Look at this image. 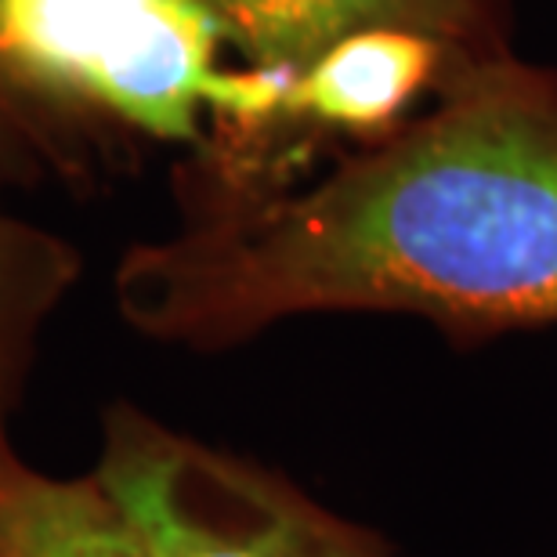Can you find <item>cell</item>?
I'll return each mask as SVG.
<instances>
[{
  "label": "cell",
  "mask_w": 557,
  "mask_h": 557,
  "mask_svg": "<svg viewBox=\"0 0 557 557\" xmlns=\"http://www.w3.org/2000/svg\"><path fill=\"white\" fill-rule=\"evenodd\" d=\"M218 22L196 0H149L91 73L84 106L106 109L152 138L193 141L218 70Z\"/></svg>",
  "instance_id": "277c9868"
},
{
  "label": "cell",
  "mask_w": 557,
  "mask_h": 557,
  "mask_svg": "<svg viewBox=\"0 0 557 557\" xmlns=\"http://www.w3.org/2000/svg\"><path fill=\"white\" fill-rule=\"evenodd\" d=\"M247 65L300 73L330 44L362 29H409L463 62L499 59V0H196Z\"/></svg>",
  "instance_id": "3957f363"
},
{
  "label": "cell",
  "mask_w": 557,
  "mask_h": 557,
  "mask_svg": "<svg viewBox=\"0 0 557 557\" xmlns=\"http://www.w3.org/2000/svg\"><path fill=\"white\" fill-rule=\"evenodd\" d=\"M463 59L409 29H362L330 44L297 73L283 120L381 141L403 127L420 91L445 84Z\"/></svg>",
  "instance_id": "5b68a950"
},
{
  "label": "cell",
  "mask_w": 557,
  "mask_h": 557,
  "mask_svg": "<svg viewBox=\"0 0 557 557\" xmlns=\"http://www.w3.org/2000/svg\"><path fill=\"white\" fill-rule=\"evenodd\" d=\"M0 557H152L116 499L91 478L18 463L0 482Z\"/></svg>",
  "instance_id": "52a82bcc"
},
{
  "label": "cell",
  "mask_w": 557,
  "mask_h": 557,
  "mask_svg": "<svg viewBox=\"0 0 557 557\" xmlns=\"http://www.w3.org/2000/svg\"><path fill=\"white\" fill-rule=\"evenodd\" d=\"M81 272L76 250L54 232L0 214V482L22 463L8 445V417L29 373L40 326Z\"/></svg>",
  "instance_id": "ba28073f"
},
{
  "label": "cell",
  "mask_w": 557,
  "mask_h": 557,
  "mask_svg": "<svg viewBox=\"0 0 557 557\" xmlns=\"http://www.w3.org/2000/svg\"><path fill=\"white\" fill-rule=\"evenodd\" d=\"M149 337L225 348L305 311H413L460 337L557 322V81L460 62L442 106L300 193H228L116 269Z\"/></svg>",
  "instance_id": "6da1fadb"
},
{
  "label": "cell",
  "mask_w": 557,
  "mask_h": 557,
  "mask_svg": "<svg viewBox=\"0 0 557 557\" xmlns=\"http://www.w3.org/2000/svg\"><path fill=\"white\" fill-rule=\"evenodd\" d=\"M95 478L152 557H392L286 478L113 409Z\"/></svg>",
  "instance_id": "7a4b0ae2"
},
{
  "label": "cell",
  "mask_w": 557,
  "mask_h": 557,
  "mask_svg": "<svg viewBox=\"0 0 557 557\" xmlns=\"http://www.w3.org/2000/svg\"><path fill=\"white\" fill-rule=\"evenodd\" d=\"M149 0H0V81L51 102L84 87Z\"/></svg>",
  "instance_id": "8992f818"
}]
</instances>
